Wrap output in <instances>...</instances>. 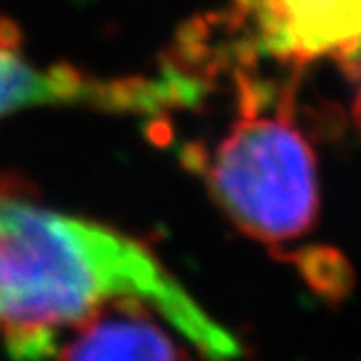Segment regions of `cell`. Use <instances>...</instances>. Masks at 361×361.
<instances>
[{
  "mask_svg": "<svg viewBox=\"0 0 361 361\" xmlns=\"http://www.w3.org/2000/svg\"><path fill=\"white\" fill-rule=\"evenodd\" d=\"M122 296L157 307L198 357L242 355L146 244L0 192V344L9 355L24 359L35 340Z\"/></svg>",
  "mask_w": 361,
  "mask_h": 361,
  "instance_id": "1",
  "label": "cell"
},
{
  "mask_svg": "<svg viewBox=\"0 0 361 361\" xmlns=\"http://www.w3.org/2000/svg\"><path fill=\"white\" fill-rule=\"evenodd\" d=\"M270 90L242 81L240 116L212 152L200 157L204 183L226 218L264 244L300 240L320 209L314 150L294 122V98L268 109Z\"/></svg>",
  "mask_w": 361,
  "mask_h": 361,
  "instance_id": "2",
  "label": "cell"
},
{
  "mask_svg": "<svg viewBox=\"0 0 361 361\" xmlns=\"http://www.w3.org/2000/svg\"><path fill=\"white\" fill-rule=\"evenodd\" d=\"M198 355L157 307L122 296L35 340L24 359H185Z\"/></svg>",
  "mask_w": 361,
  "mask_h": 361,
  "instance_id": "3",
  "label": "cell"
},
{
  "mask_svg": "<svg viewBox=\"0 0 361 361\" xmlns=\"http://www.w3.org/2000/svg\"><path fill=\"white\" fill-rule=\"evenodd\" d=\"M240 9L276 59L305 66L331 57L357 79L359 0H240Z\"/></svg>",
  "mask_w": 361,
  "mask_h": 361,
  "instance_id": "4",
  "label": "cell"
}]
</instances>
